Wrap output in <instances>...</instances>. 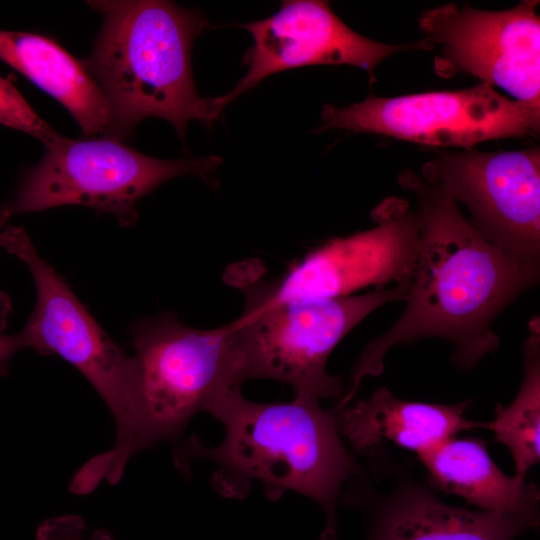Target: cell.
Returning <instances> with one entry per match:
<instances>
[{"label": "cell", "mask_w": 540, "mask_h": 540, "mask_svg": "<svg viewBox=\"0 0 540 540\" xmlns=\"http://www.w3.org/2000/svg\"><path fill=\"white\" fill-rule=\"evenodd\" d=\"M243 314L233 321L242 354L244 380L271 379L296 394L339 401L340 378L326 370L340 340L380 306L405 301L409 287L376 288L363 295L264 303L242 280Z\"/></svg>", "instance_id": "5b68a950"}, {"label": "cell", "mask_w": 540, "mask_h": 540, "mask_svg": "<svg viewBox=\"0 0 540 540\" xmlns=\"http://www.w3.org/2000/svg\"><path fill=\"white\" fill-rule=\"evenodd\" d=\"M103 15L91 54L83 61L107 100L108 137L124 140L148 117L168 121L184 138L189 121L210 126L221 111L199 96L191 48L208 25L203 15L169 1H88Z\"/></svg>", "instance_id": "3957f363"}, {"label": "cell", "mask_w": 540, "mask_h": 540, "mask_svg": "<svg viewBox=\"0 0 540 540\" xmlns=\"http://www.w3.org/2000/svg\"><path fill=\"white\" fill-rule=\"evenodd\" d=\"M396 471L392 487L369 499L366 540H515L537 527L513 515L449 505L428 483Z\"/></svg>", "instance_id": "4fadbf2b"}, {"label": "cell", "mask_w": 540, "mask_h": 540, "mask_svg": "<svg viewBox=\"0 0 540 540\" xmlns=\"http://www.w3.org/2000/svg\"><path fill=\"white\" fill-rule=\"evenodd\" d=\"M0 59L60 102L86 137L107 136V100L83 61L43 35L0 30Z\"/></svg>", "instance_id": "2e32d148"}, {"label": "cell", "mask_w": 540, "mask_h": 540, "mask_svg": "<svg viewBox=\"0 0 540 540\" xmlns=\"http://www.w3.org/2000/svg\"><path fill=\"white\" fill-rule=\"evenodd\" d=\"M539 2L526 0L506 11L445 4L425 11L419 27L441 77L463 73L498 86L516 100L540 105Z\"/></svg>", "instance_id": "30bf717a"}, {"label": "cell", "mask_w": 540, "mask_h": 540, "mask_svg": "<svg viewBox=\"0 0 540 540\" xmlns=\"http://www.w3.org/2000/svg\"><path fill=\"white\" fill-rule=\"evenodd\" d=\"M524 376L511 404L495 407L494 420L486 423L495 440L511 452L515 475L525 480L529 469L540 460V323L529 322V336L523 344Z\"/></svg>", "instance_id": "e0dca14e"}, {"label": "cell", "mask_w": 540, "mask_h": 540, "mask_svg": "<svg viewBox=\"0 0 540 540\" xmlns=\"http://www.w3.org/2000/svg\"><path fill=\"white\" fill-rule=\"evenodd\" d=\"M371 216L373 228L328 241L278 281L247 285L267 304L345 297L371 285L409 287L418 247L415 211L393 196L378 204Z\"/></svg>", "instance_id": "8fae6325"}, {"label": "cell", "mask_w": 540, "mask_h": 540, "mask_svg": "<svg viewBox=\"0 0 540 540\" xmlns=\"http://www.w3.org/2000/svg\"><path fill=\"white\" fill-rule=\"evenodd\" d=\"M36 540H116L108 530L88 533L85 521L77 515H62L44 520L38 527Z\"/></svg>", "instance_id": "d6986e66"}, {"label": "cell", "mask_w": 540, "mask_h": 540, "mask_svg": "<svg viewBox=\"0 0 540 540\" xmlns=\"http://www.w3.org/2000/svg\"><path fill=\"white\" fill-rule=\"evenodd\" d=\"M399 184L417 200L418 247L406 305L363 349L339 409L364 378L382 373L385 356L397 345L442 338L453 346L454 365L471 369L499 346L492 330L497 316L539 280V267L517 262L480 236L440 188L411 171L400 173Z\"/></svg>", "instance_id": "6da1fadb"}, {"label": "cell", "mask_w": 540, "mask_h": 540, "mask_svg": "<svg viewBox=\"0 0 540 540\" xmlns=\"http://www.w3.org/2000/svg\"><path fill=\"white\" fill-rule=\"evenodd\" d=\"M206 411L224 426V439L208 447L193 435L175 455L180 470L194 458L216 463L212 485L231 499L247 496L252 481L260 482L271 500L288 491L305 495L325 514L320 540H336L342 487L364 470L343 442L334 408L299 394L286 403L252 402L232 387Z\"/></svg>", "instance_id": "7a4b0ae2"}, {"label": "cell", "mask_w": 540, "mask_h": 540, "mask_svg": "<svg viewBox=\"0 0 540 540\" xmlns=\"http://www.w3.org/2000/svg\"><path fill=\"white\" fill-rule=\"evenodd\" d=\"M471 400L458 404H434L400 399L386 387L367 399L336 410L338 430L351 448L369 455L391 441L417 454L463 430L486 428V423L467 419Z\"/></svg>", "instance_id": "5bb4252c"}, {"label": "cell", "mask_w": 540, "mask_h": 540, "mask_svg": "<svg viewBox=\"0 0 540 540\" xmlns=\"http://www.w3.org/2000/svg\"><path fill=\"white\" fill-rule=\"evenodd\" d=\"M11 216L6 204L0 206V234L4 230V225ZM10 310L9 300L5 294L0 293V331L3 330L6 324L8 313Z\"/></svg>", "instance_id": "44dd1931"}, {"label": "cell", "mask_w": 540, "mask_h": 540, "mask_svg": "<svg viewBox=\"0 0 540 540\" xmlns=\"http://www.w3.org/2000/svg\"><path fill=\"white\" fill-rule=\"evenodd\" d=\"M0 124L36 137L49 145L61 134L53 130L31 108L15 85L0 77Z\"/></svg>", "instance_id": "ac0fdd59"}, {"label": "cell", "mask_w": 540, "mask_h": 540, "mask_svg": "<svg viewBox=\"0 0 540 540\" xmlns=\"http://www.w3.org/2000/svg\"><path fill=\"white\" fill-rule=\"evenodd\" d=\"M321 120L317 131L343 129L470 149L484 141L535 136L540 105L511 100L481 83L463 90L391 98L369 95L346 107L327 104Z\"/></svg>", "instance_id": "ba28073f"}, {"label": "cell", "mask_w": 540, "mask_h": 540, "mask_svg": "<svg viewBox=\"0 0 540 540\" xmlns=\"http://www.w3.org/2000/svg\"><path fill=\"white\" fill-rule=\"evenodd\" d=\"M422 178L470 212L471 227L519 263L540 265V149L442 152ZM540 268V267H539Z\"/></svg>", "instance_id": "9c48e42d"}, {"label": "cell", "mask_w": 540, "mask_h": 540, "mask_svg": "<svg viewBox=\"0 0 540 540\" xmlns=\"http://www.w3.org/2000/svg\"><path fill=\"white\" fill-rule=\"evenodd\" d=\"M241 26L253 39L243 57L248 70L228 93L215 97L221 111L266 77L283 70L318 64L351 65L363 69L373 83L375 70L388 56L432 49L425 38L402 45L368 39L348 27L328 2L319 0L283 1L272 16Z\"/></svg>", "instance_id": "7c38bea8"}, {"label": "cell", "mask_w": 540, "mask_h": 540, "mask_svg": "<svg viewBox=\"0 0 540 540\" xmlns=\"http://www.w3.org/2000/svg\"><path fill=\"white\" fill-rule=\"evenodd\" d=\"M131 334L150 446L179 438L195 414L245 381L233 322L200 330L165 313L138 320Z\"/></svg>", "instance_id": "52a82bcc"}, {"label": "cell", "mask_w": 540, "mask_h": 540, "mask_svg": "<svg viewBox=\"0 0 540 540\" xmlns=\"http://www.w3.org/2000/svg\"><path fill=\"white\" fill-rule=\"evenodd\" d=\"M45 147L41 161L28 169L5 203L11 215L81 205L110 213L128 226L137 218L136 203L159 185L182 175L209 180L222 162L218 156L158 159L108 136L61 135Z\"/></svg>", "instance_id": "8992f818"}, {"label": "cell", "mask_w": 540, "mask_h": 540, "mask_svg": "<svg viewBox=\"0 0 540 540\" xmlns=\"http://www.w3.org/2000/svg\"><path fill=\"white\" fill-rule=\"evenodd\" d=\"M26 348L22 335H7L0 331V365L6 363L16 352Z\"/></svg>", "instance_id": "ffe728a7"}, {"label": "cell", "mask_w": 540, "mask_h": 540, "mask_svg": "<svg viewBox=\"0 0 540 540\" xmlns=\"http://www.w3.org/2000/svg\"><path fill=\"white\" fill-rule=\"evenodd\" d=\"M417 455L432 488L460 496L480 510L513 515L538 527L537 486L504 474L484 441L452 437Z\"/></svg>", "instance_id": "9a60e30c"}, {"label": "cell", "mask_w": 540, "mask_h": 540, "mask_svg": "<svg viewBox=\"0 0 540 540\" xmlns=\"http://www.w3.org/2000/svg\"><path fill=\"white\" fill-rule=\"evenodd\" d=\"M0 246L26 265L35 284V308L20 332L26 348L57 354L76 367L114 418V445L87 461L75 473L74 482L85 493L103 480L116 484L128 461L151 447L136 360L99 326L62 277L39 255L23 228H4Z\"/></svg>", "instance_id": "277c9868"}]
</instances>
